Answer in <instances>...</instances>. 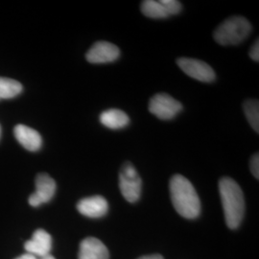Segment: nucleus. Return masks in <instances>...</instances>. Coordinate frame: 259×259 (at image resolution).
<instances>
[{
	"instance_id": "nucleus-1",
	"label": "nucleus",
	"mask_w": 259,
	"mask_h": 259,
	"mask_svg": "<svg viewBox=\"0 0 259 259\" xmlns=\"http://www.w3.org/2000/svg\"><path fill=\"white\" fill-rule=\"evenodd\" d=\"M171 201L177 212L186 219H195L201 213V201L194 186L184 176L175 175L170 180Z\"/></svg>"
},
{
	"instance_id": "nucleus-2",
	"label": "nucleus",
	"mask_w": 259,
	"mask_h": 259,
	"mask_svg": "<svg viewBox=\"0 0 259 259\" xmlns=\"http://www.w3.org/2000/svg\"><path fill=\"white\" fill-rule=\"evenodd\" d=\"M219 192L228 227L232 230L239 227L245 213V200L240 186L231 178L219 182Z\"/></svg>"
},
{
	"instance_id": "nucleus-3",
	"label": "nucleus",
	"mask_w": 259,
	"mask_h": 259,
	"mask_svg": "<svg viewBox=\"0 0 259 259\" xmlns=\"http://www.w3.org/2000/svg\"><path fill=\"white\" fill-rule=\"evenodd\" d=\"M251 25L243 17H232L226 19L214 31V39L221 46H235L250 35Z\"/></svg>"
},
{
	"instance_id": "nucleus-4",
	"label": "nucleus",
	"mask_w": 259,
	"mask_h": 259,
	"mask_svg": "<svg viewBox=\"0 0 259 259\" xmlns=\"http://www.w3.org/2000/svg\"><path fill=\"white\" fill-rule=\"evenodd\" d=\"M141 178L131 162H125L119 173L121 194L129 203L138 202L141 194Z\"/></svg>"
},
{
	"instance_id": "nucleus-5",
	"label": "nucleus",
	"mask_w": 259,
	"mask_h": 259,
	"mask_svg": "<svg viewBox=\"0 0 259 259\" xmlns=\"http://www.w3.org/2000/svg\"><path fill=\"white\" fill-rule=\"evenodd\" d=\"M149 111L158 119L171 120L183 111V105L166 93H158L151 98Z\"/></svg>"
},
{
	"instance_id": "nucleus-6",
	"label": "nucleus",
	"mask_w": 259,
	"mask_h": 259,
	"mask_svg": "<svg viewBox=\"0 0 259 259\" xmlns=\"http://www.w3.org/2000/svg\"><path fill=\"white\" fill-rule=\"evenodd\" d=\"M177 64L185 74L197 81L211 83L216 79L212 67L203 61L191 58H180L177 60Z\"/></svg>"
},
{
	"instance_id": "nucleus-7",
	"label": "nucleus",
	"mask_w": 259,
	"mask_h": 259,
	"mask_svg": "<svg viewBox=\"0 0 259 259\" xmlns=\"http://www.w3.org/2000/svg\"><path fill=\"white\" fill-rule=\"evenodd\" d=\"M56 192L55 181L47 174H38L36 178V191L30 195L28 202L31 206L37 207L48 203Z\"/></svg>"
},
{
	"instance_id": "nucleus-8",
	"label": "nucleus",
	"mask_w": 259,
	"mask_h": 259,
	"mask_svg": "<svg viewBox=\"0 0 259 259\" xmlns=\"http://www.w3.org/2000/svg\"><path fill=\"white\" fill-rule=\"evenodd\" d=\"M120 56L119 48L109 41H97L88 51L85 58L91 64H107L116 61Z\"/></svg>"
},
{
	"instance_id": "nucleus-9",
	"label": "nucleus",
	"mask_w": 259,
	"mask_h": 259,
	"mask_svg": "<svg viewBox=\"0 0 259 259\" xmlns=\"http://www.w3.org/2000/svg\"><path fill=\"white\" fill-rule=\"evenodd\" d=\"M77 209L89 218H101L109 210L107 200L102 196H92L82 199L77 204Z\"/></svg>"
},
{
	"instance_id": "nucleus-10",
	"label": "nucleus",
	"mask_w": 259,
	"mask_h": 259,
	"mask_svg": "<svg viewBox=\"0 0 259 259\" xmlns=\"http://www.w3.org/2000/svg\"><path fill=\"white\" fill-rule=\"evenodd\" d=\"M24 248L28 253L41 258L50 254L49 252L52 248V238L48 232L39 229L33 233L30 240L25 242Z\"/></svg>"
},
{
	"instance_id": "nucleus-11",
	"label": "nucleus",
	"mask_w": 259,
	"mask_h": 259,
	"mask_svg": "<svg viewBox=\"0 0 259 259\" xmlns=\"http://www.w3.org/2000/svg\"><path fill=\"white\" fill-rule=\"evenodd\" d=\"M78 259H109V250L99 239L88 237L80 244Z\"/></svg>"
},
{
	"instance_id": "nucleus-12",
	"label": "nucleus",
	"mask_w": 259,
	"mask_h": 259,
	"mask_svg": "<svg viewBox=\"0 0 259 259\" xmlns=\"http://www.w3.org/2000/svg\"><path fill=\"white\" fill-rule=\"evenodd\" d=\"M14 134L19 144L28 151L36 152L41 148L42 139L36 130L25 125H17L14 129Z\"/></svg>"
},
{
	"instance_id": "nucleus-13",
	"label": "nucleus",
	"mask_w": 259,
	"mask_h": 259,
	"mask_svg": "<svg viewBox=\"0 0 259 259\" xmlns=\"http://www.w3.org/2000/svg\"><path fill=\"white\" fill-rule=\"evenodd\" d=\"M100 122L105 127L111 130L123 129L130 123L129 116L124 111L111 109L100 114Z\"/></svg>"
},
{
	"instance_id": "nucleus-14",
	"label": "nucleus",
	"mask_w": 259,
	"mask_h": 259,
	"mask_svg": "<svg viewBox=\"0 0 259 259\" xmlns=\"http://www.w3.org/2000/svg\"><path fill=\"white\" fill-rule=\"evenodd\" d=\"M141 12L150 19H166L169 17L166 9L161 1L145 0L141 4Z\"/></svg>"
},
{
	"instance_id": "nucleus-15",
	"label": "nucleus",
	"mask_w": 259,
	"mask_h": 259,
	"mask_svg": "<svg viewBox=\"0 0 259 259\" xmlns=\"http://www.w3.org/2000/svg\"><path fill=\"white\" fill-rule=\"evenodd\" d=\"M22 84L13 79L0 77V100L11 99L22 92Z\"/></svg>"
},
{
	"instance_id": "nucleus-16",
	"label": "nucleus",
	"mask_w": 259,
	"mask_h": 259,
	"mask_svg": "<svg viewBox=\"0 0 259 259\" xmlns=\"http://www.w3.org/2000/svg\"><path fill=\"white\" fill-rule=\"evenodd\" d=\"M244 112L251 128L259 133V103L257 100H247L244 103Z\"/></svg>"
},
{
	"instance_id": "nucleus-17",
	"label": "nucleus",
	"mask_w": 259,
	"mask_h": 259,
	"mask_svg": "<svg viewBox=\"0 0 259 259\" xmlns=\"http://www.w3.org/2000/svg\"><path fill=\"white\" fill-rule=\"evenodd\" d=\"M162 3L166 9L169 17L180 14L183 9L182 3L177 0H162Z\"/></svg>"
},
{
	"instance_id": "nucleus-18",
	"label": "nucleus",
	"mask_w": 259,
	"mask_h": 259,
	"mask_svg": "<svg viewBox=\"0 0 259 259\" xmlns=\"http://www.w3.org/2000/svg\"><path fill=\"white\" fill-rule=\"evenodd\" d=\"M250 171L252 175L256 179H259V156L258 153L253 155L250 159Z\"/></svg>"
},
{
	"instance_id": "nucleus-19",
	"label": "nucleus",
	"mask_w": 259,
	"mask_h": 259,
	"mask_svg": "<svg viewBox=\"0 0 259 259\" xmlns=\"http://www.w3.org/2000/svg\"><path fill=\"white\" fill-rule=\"evenodd\" d=\"M250 57L254 61L258 62L259 61V41L256 39V41L253 44L250 50Z\"/></svg>"
},
{
	"instance_id": "nucleus-20",
	"label": "nucleus",
	"mask_w": 259,
	"mask_h": 259,
	"mask_svg": "<svg viewBox=\"0 0 259 259\" xmlns=\"http://www.w3.org/2000/svg\"><path fill=\"white\" fill-rule=\"evenodd\" d=\"M139 259H164L160 254H151V255H145L141 256Z\"/></svg>"
},
{
	"instance_id": "nucleus-21",
	"label": "nucleus",
	"mask_w": 259,
	"mask_h": 259,
	"mask_svg": "<svg viewBox=\"0 0 259 259\" xmlns=\"http://www.w3.org/2000/svg\"><path fill=\"white\" fill-rule=\"evenodd\" d=\"M16 259H38L37 257H36L35 255H33V254H30V253H25V254H22V255H20L19 257H17Z\"/></svg>"
},
{
	"instance_id": "nucleus-22",
	"label": "nucleus",
	"mask_w": 259,
	"mask_h": 259,
	"mask_svg": "<svg viewBox=\"0 0 259 259\" xmlns=\"http://www.w3.org/2000/svg\"><path fill=\"white\" fill-rule=\"evenodd\" d=\"M38 259H56L54 256H52L51 254H48V255H47V256H44V257H41V258H38Z\"/></svg>"
},
{
	"instance_id": "nucleus-23",
	"label": "nucleus",
	"mask_w": 259,
	"mask_h": 259,
	"mask_svg": "<svg viewBox=\"0 0 259 259\" xmlns=\"http://www.w3.org/2000/svg\"><path fill=\"white\" fill-rule=\"evenodd\" d=\"M0 133H1V129H0Z\"/></svg>"
}]
</instances>
